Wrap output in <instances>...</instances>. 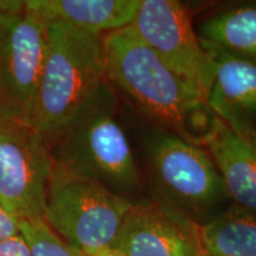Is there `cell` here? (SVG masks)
Returning <instances> with one entry per match:
<instances>
[{"label":"cell","instance_id":"18","mask_svg":"<svg viewBox=\"0 0 256 256\" xmlns=\"http://www.w3.org/2000/svg\"><path fill=\"white\" fill-rule=\"evenodd\" d=\"M89 256H124V255L116 247L112 246V247L104 248V249H102V250L95 252V254H92V255H89Z\"/></svg>","mask_w":256,"mask_h":256},{"label":"cell","instance_id":"19","mask_svg":"<svg viewBox=\"0 0 256 256\" xmlns=\"http://www.w3.org/2000/svg\"><path fill=\"white\" fill-rule=\"evenodd\" d=\"M198 256H210V255H208V254H206V252H200V255H198Z\"/></svg>","mask_w":256,"mask_h":256},{"label":"cell","instance_id":"2","mask_svg":"<svg viewBox=\"0 0 256 256\" xmlns=\"http://www.w3.org/2000/svg\"><path fill=\"white\" fill-rule=\"evenodd\" d=\"M104 44L106 78L112 87L122 92L150 120L196 142L190 126L209 112L203 95L170 69L130 26L106 34Z\"/></svg>","mask_w":256,"mask_h":256},{"label":"cell","instance_id":"5","mask_svg":"<svg viewBox=\"0 0 256 256\" xmlns=\"http://www.w3.org/2000/svg\"><path fill=\"white\" fill-rule=\"evenodd\" d=\"M151 177L160 200L191 217L214 212L230 200L204 146L171 130H154L146 144Z\"/></svg>","mask_w":256,"mask_h":256},{"label":"cell","instance_id":"6","mask_svg":"<svg viewBox=\"0 0 256 256\" xmlns=\"http://www.w3.org/2000/svg\"><path fill=\"white\" fill-rule=\"evenodd\" d=\"M46 49V22L25 2H0L2 116L28 122Z\"/></svg>","mask_w":256,"mask_h":256},{"label":"cell","instance_id":"11","mask_svg":"<svg viewBox=\"0 0 256 256\" xmlns=\"http://www.w3.org/2000/svg\"><path fill=\"white\" fill-rule=\"evenodd\" d=\"M202 145L215 162L232 206L256 212V144L212 115Z\"/></svg>","mask_w":256,"mask_h":256},{"label":"cell","instance_id":"16","mask_svg":"<svg viewBox=\"0 0 256 256\" xmlns=\"http://www.w3.org/2000/svg\"><path fill=\"white\" fill-rule=\"evenodd\" d=\"M0 256H32L22 234L0 242Z\"/></svg>","mask_w":256,"mask_h":256},{"label":"cell","instance_id":"15","mask_svg":"<svg viewBox=\"0 0 256 256\" xmlns=\"http://www.w3.org/2000/svg\"><path fill=\"white\" fill-rule=\"evenodd\" d=\"M19 229L32 256H83L60 238L43 217L19 220Z\"/></svg>","mask_w":256,"mask_h":256},{"label":"cell","instance_id":"13","mask_svg":"<svg viewBox=\"0 0 256 256\" xmlns=\"http://www.w3.org/2000/svg\"><path fill=\"white\" fill-rule=\"evenodd\" d=\"M200 241L210 256H256V212L232 204L200 224Z\"/></svg>","mask_w":256,"mask_h":256},{"label":"cell","instance_id":"9","mask_svg":"<svg viewBox=\"0 0 256 256\" xmlns=\"http://www.w3.org/2000/svg\"><path fill=\"white\" fill-rule=\"evenodd\" d=\"M114 247L124 256H198L200 224L160 200L134 203Z\"/></svg>","mask_w":256,"mask_h":256},{"label":"cell","instance_id":"12","mask_svg":"<svg viewBox=\"0 0 256 256\" xmlns=\"http://www.w3.org/2000/svg\"><path fill=\"white\" fill-rule=\"evenodd\" d=\"M140 2L142 0H28L25 6L44 20L62 22L104 36L130 26Z\"/></svg>","mask_w":256,"mask_h":256},{"label":"cell","instance_id":"3","mask_svg":"<svg viewBox=\"0 0 256 256\" xmlns=\"http://www.w3.org/2000/svg\"><path fill=\"white\" fill-rule=\"evenodd\" d=\"M46 22L48 49L28 124L44 136L63 126L107 81L104 36Z\"/></svg>","mask_w":256,"mask_h":256},{"label":"cell","instance_id":"7","mask_svg":"<svg viewBox=\"0 0 256 256\" xmlns=\"http://www.w3.org/2000/svg\"><path fill=\"white\" fill-rule=\"evenodd\" d=\"M52 159L46 136L0 115V204L18 220L43 217Z\"/></svg>","mask_w":256,"mask_h":256},{"label":"cell","instance_id":"4","mask_svg":"<svg viewBox=\"0 0 256 256\" xmlns=\"http://www.w3.org/2000/svg\"><path fill=\"white\" fill-rule=\"evenodd\" d=\"M133 204L98 182L52 168L43 218L60 238L89 256L114 246Z\"/></svg>","mask_w":256,"mask_h":256},{"label":"cell","instance_id":"14","mask_svg":"<svg viewBox=\"0 0 256 256\" xmlns=\"http://www.w3.org/2000/svg\"><path fill=\"white\" fill-rule=\"evenodd\" d=\"M198 37L204 43L256 62V6H241L208 19Z\"/></svg>","mask_w":256,"mask_h":256},{"label":"cell","instance_id":"1","mask_svg":"<svg viewBox=\"0 0 256 256\" xmlns=\"http://www.w3.org/2000/svg\"><path fill=\"white\" fill-rule=\"evenodd\" d=\"M46 139L57 170L98 182L127 200L142 186L132 148L118 118L116 92L108 81Z\"/></svg>","mask_w":256,"mask_h":256},{"label":"cell","instance_id":"17","mask_svg":"<svg viewBox=\"0 0 256 256\" xmlns=\"http://www.w3.org/2000/svg\"><path fill=\"white\" fill-rule=\"evenodd\" d=\"M20 234L19 220L8 214L0 204V242Z\"/></svg>","mask_w":256,"mask_h":256},{"label":"cell","instance_id":"8","mask_svg":"<svg viewBox=\"0 0 256 256\" xmlns=\"http://www.w3.org/2000/svg\"><path fill=\"white\" fill-rule=\"evenodd\" d=\"M130 28L206 101L212 83V64L192 28L190 12L182 2L142 0Z\"/></svg>","mask_w":256,"mask_h":256},{"label":"cell","instance_id":"10","mask_svg":"<svg viewBox=\"0 0 256 256\" xmlns=\"http://www.w3.org/2000/svg\"><path fill=\"white\" fill-rule=\"evenodd\" d=\"M202 44L212 64L208 108L236 134L256 144V62Z\"/></svg>","mask_w":256,"mask_h":256}]
</instances>
